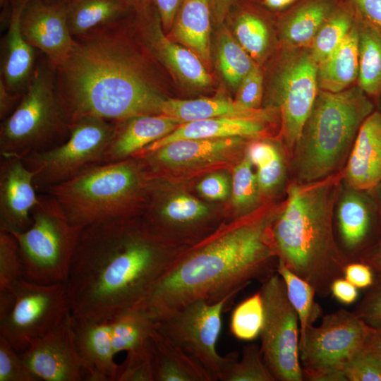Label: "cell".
<instances>
[{"mask_svg":"<svg viewBox=\"0 0 381 381\" xmlns=\"http://www.w3.org/2000/svg\"><path fill=\"white\" fill-rule=\"evenodd\" d=\"M186 248L173 250L130 217L85 226L65 283L71 315L109 322L140 303Z\"/></svg>","mask_w":381,"mask_h":381,"instance_id":"1","label":"cell"},{"mask_svg":"<svg viewBox=\"0 0 381 381\" xmlns=\"http://www.w3.org/2000/svg\"><path fill=\"white\" fill-rule=\"evenodd\" d=\"M127 17L73 37L54 68L56 99L69 125L87 116L116 122L161 114L166 97L123 31Z\"/></svg>","mask_w":381,"mask_h":381,"instance_id":"2","label":"cell"},{"mask_svg":"<svg viewBox=\"0 0 381 381\" xmlns=\"http://www.w3.org/2000/svg\"><path fill=\"white\" fill-rule=\"evenodd\" d=\"M274 219L236 222L187 248L136 306L156 321L193 301L214 303L234 298L253 280L262 283L277 272Z\"/></svg>","mask_w":381,"mask_h":381,"instance_id":"3","label":"cell"},{"mask_svg":"<svg viewBox=\"0 0 381 381\" xmlns=\"http://www.w3.org/2000/svg\"><path fill=\"white\" fill-rule=\"evenodd\" d=\"M327 183L291 184L285 208L272 224L278 259L325 298L348 264L335 242Z\"/></svg>","mask_w":381,"mask_h":381,"instance_id":"4","label":"cell"},{"mask_svg":"<svg viewBox=\"0 0 381 381\" xmlns=\"http://www.w3.org/2000/svg\"><path fill=\"white\" fill-rule=\"evenodd\" d=\"M370 98L357 84L338 92L319 90L294 148L301 181L327 177L349 155L361 124L375 110Z\"/></svg>","mask_w":381,"mask_h":381,"instance_id":"5","label":"cell"},{"mask_svg":"<svg viewBox=\"0 0 381 381\" xmlns=\"http://www.w3.org/2000/svg\"><path fill=\"white\" fill-rule=\"evenodd\" d=\"M132 158L93 166L46 193L74 225L129 218L141 202L145 181L141 167Z\"/></svg>","mask_w":381,"mask_h":381,"instance_id":"6","label":"cell"},{"mask_svg":"<svg viewBox=\"0 0 381 381\" xmlns=\"http://www.w3.org/2000/svg\"><path fill=\"white\" fill-rule=\"evenodd\" d=\"M69 135L56 97L54 68L46 58L36 66L16 109L1 121L0 156L23 159L56 147Z\"/></svg>","mask_w":381,"mask_h":381,"instance_id":"7","label":"cell"},{"mask_svg":"<svg viewBox=\"0 0 381 381\" xmlns=\"http://www.w3.org/2000/svg\"><path fill=\"white\" fill-rule=\"evenodd\" d=\"M31 216L27 231L12 234L18 244L23 278L44 284H65L85 226L71 224L47 193H38Z\"/></svg>","mask_w":381,"mask_h":381,"instance_id":"8","label":"cell"},{"mask_svg":"<svg viewBox=\"0 0 381 381\" xmlns=\"http://www.w3.org/2000/svg\"><path fill=\"white\" fill-rule=\"evenodd\" d=\"M265 78L267 108L278 110L287 147L296 146L319 91L318 64L309 47H279Z\"/></svg>","mask_w":381,"mask_h":381,"instance_id":"9","label":"cell"},{"mask_svg":"<svg viewBox=\"0 0 381 381\" xmlns=\"http://www.w3.org/2000/svg\"><path fill=\"white\" fill-rule=\"evenodd\" d=\"M115 122L87 116L70 124V135L60 145L22 159L33 172L37 193L68 181L85 170L104 163Z\"/></svg>","mask_w":381,"mask_h":381,"instance_id":"10","label":"cell"},{"mask_svg":"<svg viewBox=\"0 0 381 381\" xmlns=\"http://www.w3.org/2000/svg\"><path fill=\"white\" fill-rule=\"evenodd\" d=\"M369 326L352 312L339 309L322 318L318 326L307 327L299 340L304 380L346 381V363L364 348Z\"/></svg>","mask_w":381,"mask_h":381,"instance_id":"11","label":"cell"},{"mask_svg":"<svg viewBox=\"0 0 381 381\" xmlns=\"http://www.w3.org/2000/svg\"><path fill=\"white\" fill-rule=\"evenodd\" d=\"M264 307L260 332L263 359L275 381L304 380L300 362V327L284 282L276 272L261 283Z\"/></svg>","mask_w":381,"mask_h":381,"instance_id":"12","label":"cell"},{"mask_svg":"<svg viewBox=\"0 0 381 381\" xmlns=\"http://www.w3.org/2000/svg\"><path fill=\"white\" fill-rule=\"evenodd\" d=\"M15 296L10 313L0 320V336L18 353L25 351L32 340L59 325L71 313L66 284H44L24 278L9 287Z\"/></svg>","mask_w":381,"mask_h":381,"instance_id":"13","label":"cell"},{"mask_svg":"<svg viewBox=\"0 0 381 381\" xmlns=\"http://www.w3.org/2000/svg\"><path fill=\"white\" fill-rule=\"evenodd\" d=\"M232 298L214 303L197 300L156 320V327L201 364L214 381L220 380L226 367L238 358L236 352L222 356L216 349L222 314Z\"/></svg>","mask_w":381,"mask_h":381,"instance_id":"14","label":"cell"},{"mask_svg":"<svg viewBox=\"0 0 381 381\" xmlns=\"http://www.w3.org/2000/svg\"><path fill=\"white\" fill-rule=\"evenodd\" d=\"M20 356L38 381L83 380L71 313L53 329L32 340Z\"/></svg>","mask_w":381,"mask_h":381,"instance_id":"15","label":"cell"},{"mask_svg":"<svg viewBox=\"0 0 381 381\" xmlns=\"http://www.w3.org/2000/svg\"><path fill=\"white\" fill-rule=\"evenodd\" d=\"M136 24L152 54L183 84L205 88L212 79L200 59L190 49L169 38L163 30L153 1L135 11Z\"/></svg>","mask_w":381,"mask_h":381,"instance_id":"16","label":"cell"},{"mask_svg":"<svg viewBox=\"0 0 381 381\" xmlns=\"http://www.w3.org/2000/svg\"><path fill=\"white\" fill-rule=\"evenodd\" d=\"M20 28L26 41L40 50L54 68L66 59L75 43L67 22L66 5L27 0Z\"/></svg>","mask_w":381,"mask_h":381,"instance_id":"17","label":"cell"},{"mask_svg":"<svg viewBox=\"0 0 381 381\" xmlns=\"http://www.w3.org/2000/svg\"><path fill=\"white\" fill-rule=\"evenodd\" d=\"M33 176L22 159L0 157V231L13 234L31 226V211L38 200Z\"/></svg>","mask_w":381,"mask_h":381,"instance_id":"18","label":"cell"},{"mask_svg":"<svg viewBox=\"0 0 381 381\" xmlns=\"http://www.w3.org/2000/svg\"><path fill=\"white\" fill-rule=\"evenodd\" d=\"M253 0H237L226 21H230L233 35L260 66L273 56L280 45L270 11Z\"/></svg>","mask_w":381,"mask_h":381,"instance_id":"19","label":"cell"},{"mask_svg":"<svg viewBox=\"0 0 381 381\" xmlns=\"http://www.w3.org/2000/svg\"><path fill=\"white\" fill-rule=\"evenodd\" d=\"M72 317L83 380L116 381L119 365L114 361L109 322Z\"/></svg>","mask_w":381,"mask_h":381,"instance_id":"20","label":"cell"},{"mask_svg":"<svg viewBox=\"0 0 381 381\" xmlns=\"http://www.w3.org/2000/svg\"><path fill=\"white\" fill-rule=\"evenodd\" d=\"M242 137L182 139L156 150L135 154L153 167H186L222 161L241 146ZM132 156V157H133Z\"/></svg>","mask_w":381,"mask_h":381,"instance_id":"21","label":"cell"},{"mask_svg":"<svg viewBox=\"0 0 381 381\" xmlns=\"http://www.w3.org/2000/svg\"><path fill=\"white\" fill-rule=\"evenodd\" d=\"M356 190L372 189L381 182V114L375 109L361 124L344 171Z\"/></svg>","mask_w":381,"mask_h":381,"instance_id":"22","label":"cell"},{"mask_svg":"<svg viewBox=\"0 0 381 381\" xmlns=\"http://www.w3.org/2000/svg\"><path fill=\"white\" fill-rule=\"evenodd\" d=\"M27 0H13L8 11V28L3 40L1 78L7 88L23 93L35 69V49L24 37L21 14Z\"/></svg>","mask_w":381,"mask_h":381,"instance_id":"23","label":"cell"},{"mask_svg":"<svg viewBox=\"0 0 381 381\" xmlns=\"http://www.w3.org/2000/svg\"><path fill=\"white\" fill-rule=\"evenodd\" d=\"M181 125L161 115H143L115 122V129L104 156V163L132 157Z\"/></svg>","mask_w":381,"mask_h":381,"instance_id":"24","label":"cell"},{"mask_svg":"<svg viewBox=\"0 0 381 381\" xmlns=\"http://www.w3.org/2000/svg\"><path fill=\"white\" fill-rule=\"evenodd\" d=\"M339 0H298L275 18L279 45L309 47Z\"/></svg>","mask_w":381,"mask_h":381,"instance_id":"25","label":"cell"},{"mask_svg":"<svg viewBox=\"0 0 381 381\" xmlns=\"http://www.w3.org/2000/svg\"><path fill=\"white\" fill-rule=\"evenodd\" d=\"M268 116H222L181 124L165 137L147 145L139 153H145L182 139L258 137L267 130Z\"/></svg>","mask_w":381,"mask_h":381,"instance_id":"26","label":"cell"},{"mask_svg":"<svg viewBox=\"0 0 381 381\" xmlns=\"http://www.w3.org/2000/svg\"><path fill=\"white\" fill-rule=\"evenodd\" d=\"M149 344L155 381H214L201 364L156 325Z\"/></svg>","mask_w":381,"mask_h":381,"instance_id":"27","label":"cell"},{"mask_svg":"<svg viewBox=\"0 0 381 381\" xmlns=\"http://www.w3.org/2000/svg\"><path fill=\"white\" fill-rule=\"evenodd\" d=\"M212 27L210 0H183L167 36L190 49L210 68Z\"/></svg>","mask_w":381,"mask_h":381,"instance_id":"28","label":"cell"},{"mask_svg":"<svg viewBox=\"0 0 381 381\" xmlns=\"http://www.w3.org/2000/svg\"><path fill=\"white\" fill-rule=\"evenodd\" d=\"M359 72L358 30L356 22L338 47L318 64L319 90L338 92L356 84Z\"/></svg>","mask_w":381,"mask_h":381,"instance_id":"29","label":"cell"},{"mask_svg":"<svg viewBox=\"0 0 381 381\" xmlns=\"http://www.w3.org/2000/svg\"><path fill=\"white\" fill-rule=\"evenodd\" d=\"M270 109L249 111L239 107L234 101L224 97L195 99L165 98L161 115L172 118L181 124L222 116H268Z\"/></svg>","mask_w":381,"mask_h":381,"instance_id":"30","label":"cell"},{"mask_svg":"<svg viewBox=\"0 0 381 381\" xmlns=\"http://www.w3.org/2000/svg\"><path fill=\"white\" fill-rule=\"evenodd\" d=\"M337 228L341 252L347 262H358L359 251L369 236L371 217L365 202L349 193L341 200L337 212Z\"/></svg>","mask_w":381,"mask_h":381,"instance_id":"31","label":"cell"},{"mask_svg":"<svg viewBox=\"0 0 381 381\" xmlns=\"http://www.w3.org/2000/svg\"><path fill=\"white\" fill-rule=\"evenodd\" d=\"M66 17L73 37L131 15L135 10L122 0H73L66 4Z\"/></svg>","mask_w":381,"mask_h":381,"instance_id":"32","label":"cell"},{"mask_svg":"<svg viewBox=\"0 0 381 381\" xmlns=\"http://www.w3.org/2000/svg\"><path fill=\"white\" fill-rule=\"evenodd\" d=\"M356 18L359 49L356 84L370 97L377 98L381 95V30Z\"/></svg>","mask_w":381,"mask_h":381,"instance_id":"33","label":"cell"},{"mask_svg":"<svg viewBox=\"0 0 381 381\" xmlns=\"http://www.w3.org/2000/svg\"><path fill=\"white\" fill-rule=\"evenodd\" d=\"M115 353L128 352L146 342L156 321L144 308L135 306L119 313L109 322Z\"/></svg>","mask_w":381,"mask_h":381,"instance_id":"34","label":"cell"},{"mask_svg":"<svg viewBox=\"0 0 381 381\" xmlns=\"http://www.w3.org/2000/svg\"><path fill=\"white\" fill-rule=\"evenodd\" d=\"M217 29V66L227 85L236 91L245 76L258 64L237 42L225 23Z\"/></svg>","mask_w":381,"mask_h":381,"instance_id":"35","label":"cell"},{"mask_svg":"<svg viewBox=\"0 0 381 381\" xmlns=\"http://www.w3.org/2000/svg\"><path fill=\"white\" fill-rule=\"evenodd\" d=\"M356 22L350 5L342 0L321 26L309 47L317 64L329 56L344 41Z\"/></svg>","mask_w":381,"mask_h":381,"instance_id":"36","label":"cell"},{"mask_svg":"<svg viewBox=\"0 0 381 381\" xmlns=\"http://www.w3.org/2000/svg\"><path fill=\"white\" fill-rule=\"evenodd\" d=\"M277 272L283 279L290 303L296 310L300 327V339L307 327L313 325L322 315L320 306L315 301V291L313 286L290 270L278 259Z\"/></svg>","mask_w":381,"mask_h":381,"instance_id":"37","label":"cell"},{"mask_svg":"<svg viewBox=\"0 0 381 381\" xmlns=\"http://www.w3.org/2000/svg\"><path fill=\"white\" fill-rule=\"evenodd\" d=\"M263 322L264 307L258 291L234 308L230 318V332L239 340L253 341L260 336Z\"/></svg>","mask_w":381,"mask_h":381,"instance_id":"38","label":"cell"},{"mask_svg":"<svg viewBox=\"0 0 381 381\" xmlns=\"http://www.w3.org/2000/svg\"><path fill=\"white\" fill-rule=\"evenodd\" d=\"M220 381H275L262 356L260 346L250 344L243 346L238 358L225 368Z\"/></svg>","mask_w":381,"mask_h":381,"instance_id":"39","label":"cell"},{"mask_svg":"<svg viewBox=\"0 0 381 381\" xmlns=\"http://www.w3.org/2000/svg\"><path fill=\"white\" fill-rule=\"evenodd\" d=\"M253 164L246 156L234 168L231 179V198L239 211L246 212L254 207L259 198L260 189Z\"/></svg>","mask_w":381,"mask_h":381,"instance_id":"40","label":"cell"},{"mask_svg":"<svg viewBox=\"0 0 381 381\" xmlns=\"http://www.w3.org/2000/svg\"><path fill=\"white\" fill-rule=\"evenodd\" d=\"M116 381H155L149 339L126 352L124 361L119 365Z\"/></svg>","mask_w":381,"mask_h":381,"instance_id":"41","label":"cell"},{"mask_svg":"<svg viewBox=\"0 0 381 381\" xmlns=\"http://www.w3.org/2000/svg\"><path fill=\"white\" fill-rule=\"evenodd\" d=\"M23 278L19 247L11 233L0 231V289L9 287Z\"/></svg>","mask_w":381,"mask_h":381,"instance_id":"42","label":"cell"},{"mask_svg":"<svg viewBox=\"0 0 381 381\" xmlns=\"http://www.w3.org/2000/svg\"><path fill=\"white\" fill-rule=\"evenodd\" d=\"M342 373L346 381H381V356L363 348L346 363Z\"/></svg>","mask_w":381,"mask_h":381,"instance_id":"43","label":"cell"},{"mask_svg":"<svg viewBox=\"0 0 381 381\" xmlns=\"http://www.w3.org/2000/svg\"><path fill=\"white\" fill-rule=\"evenodd\" d=\"M265 88V74L261 66L257 65L242 80L234 102L241 108L257 111L261 109Z\"/></svg>","mask_w":381,"mask_h":381,"instance_id":"44","label":"cell"},{"mask_svg":"<svg viewBox=\"0 0 381 381\" xmlns=\"http://www.w3.org/2000/svg\"><path fill=\"white\" fill-rule=\"evenodd\" d=\"M0 381H38L20 353L0 336Z\"/></svg>","mask_w":381,"mask_h":381,"instance_id":"45","label":"cell"},{"mask_svg":"<svg viewBox=\"0 0 381 381\" xmlns=\"http://www.w3.org/2000/svg\"><path fill=\"white\" fill-rule=\"evenodd\" d=\"M255 167L257 168L256 177L259 189L263 193H268L274 190L284 179L285 168L280 152Z\"/></svg>","mask_w":381,"mask_h":381,"instance_id":"46","label":"cell"},{"mask_svg":"<svg viewBox=\"0 0 381 381\" xmlns=\"http://www.w3.org/2000/svg\"><path fill=\"white\" fill-rule=\"evenodd\" d=\"M352 313L370 327H381V277Z\"/></svg>","mask_w":381,"mask_h":381,"instance_id":"47","label":"cell"},{"mask_svg":"<svg viewBox=\"0 0 381 381\" xmlns=\"http://www.w3.org/2000/svg\"><path fill=\"white\" fill-rule=\"evenodd\" d=\"M231 188V183H230L228 176L221 172L207 175L197 186V189L201 195L212 200L226 198Z\"/></svg>","mask_w":381,"mask_h":381,"instance_id":"48","label":"cell"},{"mask_svg":"<svg viewBox=\"0 0 381 381\" xmlns=\"http://www.w3.org/2000/svg\"><path fill=\"white\" fill-rule=\"evenodd\" d=\"M353 9L356 16L381 30V0H342Z\"/></svg>","mask_w":381,"mask_h":381,"instance_id":"49","label":"cell"},{"mask_svg":"<svg viewBox=\"0 0 381 381\" xmlns=\"http://www.w3.org/2000/svg\"><path fill=\"white\" fill-rule=\"evenodd\" d=\"M344 277L357 289H365L374 282L373 269L362 262H349L344 271Z\"/></svg>","mask_w":381,"mask_h":381,"instance_id":"50","label":"cell"},{"mask_svg":"<svg viewBox=\"0 0 381 381\" xmlns=\"http://www.w3.org/2000/svg\"><path fill=\"white\" fill-rule=\"evenodd\" d=\"M165 33L169 32L183 0H152Z\"/></svg>","mask_w":381,"mask_h":381,"instance_id":"51","label":"cell"},{"mask_svg":"<svg viewBox=\"0 0 381 381\" xmlns=\"http://www.w3.org/2000/svg\"><path fill=\"white\" fill-rule=\"evenodd\" d=\"M330 294L341 303L351 305L358 296L357 288L344 277H339L333 281L330 287Z\"/></svg>","mask_w":381,"mask_h":381,"instance_id":"52","label":"cell"},{"mask_svg":"<svg viewBox=\"0 0 381 381\" xmlns=\"http://www.w3.org/2000/svg\"><path fill=\"white\" fill-rule=\"evenodd\" d=\"M23 93L10 91L0 78V119L1 121L10 116L19 104Z\"/></svg>","mask_w":381,"mask_h":381,"instance_id":"53","label":"cell"},{"mask_svg":"<svg viewBox=\"0 0 381 381\" xmlns=\"http://www.w3.org/2000/svg\"><path fill=\"white\" fill-rule=\"evenodd\" d=\"M237 0H210L212 27L218 28L226 18Z\"/></svg>","mask_w":381,"mask_h":381,"instance_id":"54","label":"cell"},{"mask_svg":"<svg viewBox=\"0 0 381 381\" xmlns=\"http://www.w3.org/2000/svg\"><path fill=\"white\" fill-rule=\"evenodd\" d=\"M364 348L381 356V327L369 326Z\"/></svg>","mask_w":381,"mask_h":381,"instance_id":"55","label":"cell"},{"mask_svg":"<svg viewBox=\"0 0 381 381\" xmlns=\"http://www.w3.org/2000/svg\"><path fill=\"white\" fill-rule=\"evenodd\" d=\"M15 296L9 288L0 289V320L4 319L12 310Z\"/></svg>","mask_w":381,"mask_h":381,"instance_id":"56","label":"cell"},{"mask_svg":"<svg viewBox=\"0 0 381 381\" xmlns=\"http://www.w3.org/2000/svg\"><path fill=\"white\" fill-rule=\"evenodd\" d=\"M298 0H262L261 4L267 8L268 11L272 12H282Z\"/></svg>","mask_w":381,"mask_h":381,"instance_id":"57","label":"cell"},{"mask_svg":"<svg viewBox=\"0 0 381 381\" xmlns=\"http://www.w3.org/2000/svg\"><path fill=\"white\" fill-rule=\"evenodd\" d=\"M362 262L370 265L379 273H381V246L374 254L368 256Z\"/></svg>","mask_w":381,"mask_h":381,"instance_id":"58","label":"cell"},{"mask_svg":"<svg viewBox=\"0 0 381 381\" xmlns=\"http://www.w3.org/2000/svg\"><path fill=\"white\" fill-rule=\"evenodd\" d=\"M135 11L141 9L152 2V0H122Z\"/></svg>","mask_w":381,"mask_h":381,"instance_id":"59","label":"cell"},{"mask_svg":"<svg viewBox=\"0 0 381 381\" xmlns=\"http://www.w3.org/2000/svg\"><path fill=\"white\" fill-rule=\"evenodd\" d=\"M44 3L51 5H66L73 0H42Z\"/></svg>","mask_w":381,"mask_h":381,"instance_id":"60","label":"cell"},{"mask_svg":"<svg viewBox=\"0 0 381 381\" xmlns=\"http://www.w3.org/2000/svg\"><path fill=\"white\" fill-rule=\"evenodd\" d=\"M13 0H0L1 8L5 9L6 7L10 6Z\"/></svg>","mask_w":381,"mask_h":381,"instance_id":"61","label":"cell"},{"mask_svg":"<svg viewBox=\"0 0 381 381\" xmlns=\"http://www.w3.org/2000/svg\"><path fill=\"white\" fill-rule=\"evenodd\" d=\"M377 110L381 114V95L377 98Z\"/></svg>","mask_w":381,"mask_h":381,"instance_id":"62","label":"cell"},{"mask_svg":"<svg viewBox=\"0 0 381 381\" xmlns=\"http://www.w3.org/2000/svg\"><path fill=\"white\" fill-rule=\"evenodd\" d=\"M378 185H380V188H381V182H380ZM378 185H377V186H378Z\"/></svg>","mask_w":381,"mask_h":381,"instance_id":"63","label":"cell"},{"mask_svg":"<svg viewBox=\"0 0 381 381\" xmlns=\"http://www.w3.org/2000/svg\"><path fill=\"white\" fill-rule=\"evenodd\" d=\"M253 1H256V0H253ZM262 1V0H261Z\"/></svg>","mask_w":381,"mask_h":381,"instance_id":"64","label":"cell"}]
</instances>
